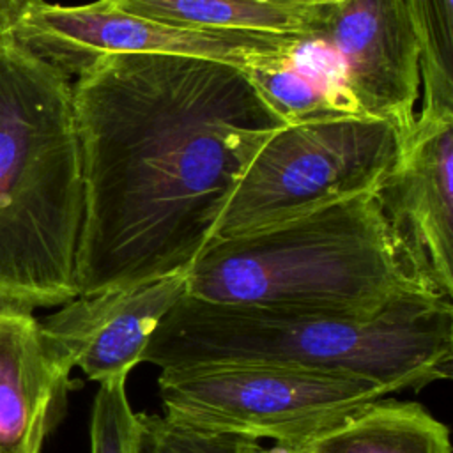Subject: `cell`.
Here are the masks:
<instances>
[{
    "mask_svg": "<svg viewBox=\"0 0 453 453\" xmlns=\"http://www.w3.org/2000/svg\"><path fill=\"white\" fill-rule=\"evenodd\" d=\"M83 219L78 296L186 274L260 147L287 122L230 64L99 57L73 83Z\"/></svg>",
    "mask_w": 453,
    "mask_h": 453,
    "instance_id": "1",
    "label": "cell"
},
{
    "mask_svg": "<svg viewBox=\"0 0 453 453\" xmlns=\"http://www.w3.org/2000/svg\"><path fill=\"white\" fill-rule=\"evenodd\" d=\"M453 304L412 296L377 315L218 304L184 294L154 329L142 361L161 370L265 365L419 389L451 377Z\"/></svg>",
    "mask_w": 453,
    "mask_h": 453,
    "instance_id": "2",
    "label": "cell"
},
{
    "mask_svg": "<svg viewBox=\"0 0 453 453\" xmlns=\"http://www.w3.org/2000/svg\"><path fill=\"white\" fill-rule=\"evenodd\" d=\"M83 177L73 83L0 34V304L78 297Z\"/></svg>",
    "mask_w": 453,
    "mask_h": 453,
    "instance_id": "3",
    "label": "cell"
},
{
    "mask_svg": "<svg viewBox=\"0 0 453 453\" xmlns=\"http://www.w3.org/2000/svg\"><path fill=\"white\" fill-rule=\"evenodd\" d=\"M186 294L218 304L363 317L405 297H437L423 285L373 193L212 239L186 273Z\"/></svg>",
    "mask_w": 453,
    "mask_h": 453,
    "instance_id": "4",
    "label": "cell"
},
{
    "mask_svg": "<svg viewBox=\"0 0 453 453\" xmlns=\"http://www.w3.org/2000/svg\"><path fill=\"white\" fill-rule=\"evenodd\" d=\"M402 145L393 126L372 117L287 124L251 159L216 237L255 232L373 193Z\"/></svg>",
    "mask_w": 453,
    "mask_h": 453,
    "instance_id": "5",
    "label": "cell"
},
{
    "mask_svg": "<svg viewBox=\"0 0 453 453\" xmlns=\"http://www.w3.org/2000/svg\"><path fill=\"white\" fill-rule=\"evenodd\" d=\"M165 416L196 428L273 439L297 449L389 391L338 373L265 365L161 370Z\"/></svg>",
    "mask_w": 453,
    "mask_h": 453,
    "instance_id": "6",
    "label": "cell"
},
{
    "mask_svg": "<svg viewBox=\"0 0 453 453\" xmlns=\"http://www.w3.org/2000/svg\"><path fill=\"white\" fill-rule=\"evenodd\" d=\"M11 34L32 53L78 76L110 53L177 55L248 69H283L301 50L304 37L257 32L188 30L127 14L108 0L83 5L34 2Z\"/></svg>",
    "mask_w": 453,
    "mask_h": 453,
    "instance_id": "7",
    "label": "cell"
},
{
    "mask_svg": "<svg viewBox=\"0 0 453 453\" xmlns=\"http://www.w3.org/2000/svg\"><path fill=\"white\" fill-rule=\"evenodd\" d=\"M308 44L327 64L363 117L393 126L403 143L416 124L419 48L403 0H313Z\"/></svg>",
    "mask_w": 453,
    "mask_h": 453,
    "instance_id": "8",
    "label": "cell"
},
{
    "mask_svg": "<svg viewBox=\"0 0 453 453\" xmlns=\"http://www.w3.org/2000/svg\"><path fill=\"white\" fill-rule=\"evenodd\" d=\"M373 198L426 290L451 301L453 115L416 117Z\"/></svg>",
    "mask_w": 453,
    "mask_h": 453,
    "instance_id": "9",
    "label": "cell"
},
{
    "mask_svg": "<svg viewBox=\"0 0 453 453\" xmlns=\"http://www.w3.org/2000/svg\"><path fill=\"white\" fill-rule=\"evenodd\" d=\"M186 294V274L145 285L78 296L39 319L44 336L62 361L88 379L106 382L127 373L163 317Z\"/></svg>",
    "mask_w": 453,
    "mask_h": 453,
    "instance_id": "10",
    "label": "cell"
},
{
    "mask_svg": "<svg viewBox=\"0 0 453 453\" xmlns=\"http://www.w3.org/2000/svg\"><path fill=\"white\" fill-rule=\"evenodd\" d=\"M69 373L32 310L0 304V453H41Z\"/></svg>",
    "mask_w": 453,
    "mask_h": 453,
    "instance_id": "11",
    "label": "cell"
},
{
    "mask_svg": "<svg viewBox=\"0 0 453 453\" xmlns=\"http://www.w3.org/2000/svg\"><path fill=\"white\" fill-rule=\"evenodd\" d=\"M296 453H451L449 430L416 402L373 400Z\"/></svg>",
    "mask_w": 453,
    "mask_h": 453,
    "instance_id": "12",
    "label": "cell"
},
{
    "mask_svg": "<svg viewBox=\"0 0 453 453\" xmlns=\"http://www.w3.org/2000/svg\"><path fill=\"white\" fill-rule=\"evenodd\" d=\"M117 9L188 30L257 32L310 39L313 0H108Z\"/></svg>",
    "mask_w": 453,
    "mask_h": 453,
    "instance_id": "13",
    "label": "cell"
},
{
    "mask_svg": "<svg viewBox=\"0 0 453 453\" xmlns=\"http://www.w3.org/2000/svg\"><path fill=\"white\" fill-rule=\"evenodd\" d=\"M246 74L260 97L287 124L361 115L329 64L311 65L296 57L283 69H248Z\"/></svg>",
    "mask_w": 453,
    "mask_h": 453,
    "instance_id": "14",
    "label": "cell"
},
{
    "mask_svg": "<svg viewBox=\"0 0 453 453\" xmlns=\"http://www.w3.org/2000/svg\"><path fill=\"white\" fill-rule=\"evenodd\" d=\"M419 48V119L453 115V0H403Z\"/></svg>",
    "mask_w": 453,
    "mask_h": 453,
    "instance_id": "15",
    "label": "cell"
},
{
    "mask_svg": "<svg viewBox=\"0 0 453 453\" xmlns=\"http://www.w3.org/2000/svg\"><path fill=\"white\" fill-rule=\"evenodd\" d=\"M136 453H250L257 439L221 434L173 421L165 414L138 412Z\"/></svg>",
    "mask_w": 453,
    "mask_h": 453,
    "instance_id": "16",
    "label": "cell"
},
{
    "mask_svg": "<svg viewBox=\"0 0 453 453\" xmlns=\"http://www.w3.org/2000/svg\"><path fill=\"white\" fill-rule=\"evenodd\" d=\"M126 379L99 384L90 416V453H136L138 421L126 395Z\"/></svg>",
    "mask_w": 453,
    "mask_h": 453,
    "instance_id": "17",
    "label": "cell"
},
{
    "mask_svg": "<svg viewBox=\"0 0 453 453\" xmlns=\"http://www.w3.org/2000/svg\"><path fill=\"white\" fill-rule=\"evenodd\" d=\"M37 0H0V34L11 32L21 14Z\"/></svg>",
    "mask_w": 453,
    "mask_h": 453,
    "instance_id": "18",
    "label": "cell"
},
{
    "mask_svg": "<svg viewBox=\"0 0 453 453\" xmlns=\"http://www.w3.org/2000/svg\"><path fill=\"white\" fill-rule=\"evenodd\" d=\"M250 453H296V449L290 448V446L274 444L273 448H262V446H258L257 449H253V451H250Z\"/></svg>",
    "mask_w": 453,
    "mask_h": 453,
    "instance_id": "19",
    "label": "cell"
}]
</instances>
